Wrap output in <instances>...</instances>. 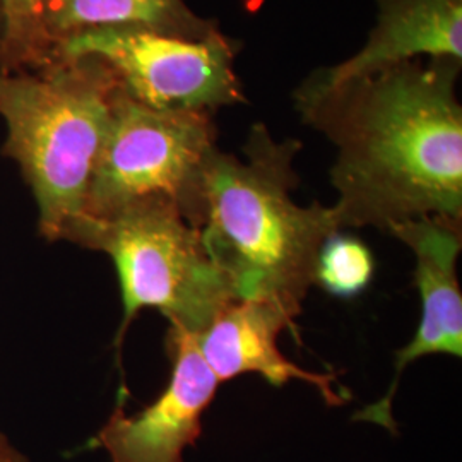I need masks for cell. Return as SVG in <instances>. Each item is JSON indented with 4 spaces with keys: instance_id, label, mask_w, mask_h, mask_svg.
Here are the masks:
<instances>
[{
    "instance_id": "6da1fadb",
    "label": "cell",
    "mask_w": 462,
    "mask_h": 462,
    "mask_svg": "<svg viewBox=\"0 0 462 462\" xmlns=\"http://www.w3.org/2000/svg\"><path fill=\"white\" fill-rule=\"evenodd\" d=\"M461 60L416 59L330 88L303 81L305 124L337 156L330 183L343 228L439 217L462 225Z\"/></svg>"
},
{
    "instance_id": "7a4b0ae2",
    "label": "cell",
    "mask_w": 462,
    "mask_h": 462,
    "mask_svg": "<svg viewBox=\"0 0 462 462\" xmlns=\"http://www.w3.org/2000/svg\"><path fill=\"white\" fill-rule=\"evenodd\" d=\"M300 143H278L257 124L245 158L216 149L204 179L202 244L230 281L236 300L276 305L293 324L315 284L322 245L341 225L332 206H300L295 158Z\"/></svg>"
},
{
    "instance_id": "3957f363",
    "label": "cell",
    "mask_w": 462,
    "mask_h": 462,
    "mask_svg": "<svg viewBox=\"0 0 462 462\" xmlns=\"http://www.w3.org/2000/svg\"><path fill=\"white\" fill-rule=\"evenodd\" d=\"M118 84L97 59H53L38 70H0L4 154L33 192L40 233L70 242L108 127Z\"/></svg>"
},
{
    "instance_id": "277c9868",
    "label": "cell",
    "mask_w": 462,
    "mask_h": 462,
    "mask_svg": "<svg viewBox=\"0 0 462 462\" xmlns=\"http://www.w3.org/2000/svg\"><path fill=\"white\" fill-rule=\"evenodd\" d=\"M72 244L105 252L116 264L122 293L120 349L135 315L156 309L171 328L198 336L236 297L179 208L148 199L103 219H84Z\"/></svg>"
},
{
    "instance_id": "5b68a950",
    "label": "cell",
    "mask_w": 462,
    "mask_h": 462,
    "mask_svg": "<svg viewBox=\"0 0 462 462\" xmlns=\"http://www.w3.org/2000/svg\"><path fill=\"white\" fill-rule=\"evenodd\" d=\"M216 149L209 112L152 108L118 88L84 219H103L135 202L165 199L200 230L204 179Z\"/></svg>"
},
{
    "instance_id": "8992f818",
    "label": "cell",
    "mask_w": 462,
    "mask_h": 462,
    "mask_svg": "<svg viewBox=\"0 0 462 462\" xmlns=\"http://www.w3.org/2000/svg\"><path fill=\"white\" fill-rule=\"evenodd\" d=\"M91 57L110 69L131 98L162 110L211 112L245 101L235 72V49L219 32L185 38L141 28L76 34L53 59Z\"/></svg>"
},
{
    "instance_id": "52a82bcc",
    "label": "cell",
    "mask_w": 462,
    "mask_h": 462,
    "mask_svg": "<svg viewBox=\"0 0 462 462\" xmlns=\"http://www.w3.org/2000/svg\"><path fill=\"white\" fill-rule=\"evenodd\" d=\"M166 351L171 377L165 391L139 413L116 408L95 439L112 462H185L187 447L198 442L219 380L204 362L196 336L170 326Z\"/></svg>"
},
{
    "instance_id": "ba28073f",
    "label": "cell",
    "mask_w": 462,
    "mask_h": 462,
    "mask_svg": "<svg viewBox=\"0 0 462 462\" xmlns=\"http://www.w3.org/2000/svg\"><path fill=\"white\" fill-rule=\"evenodd\" d=\"M461 226L439 217H420L394 225L387 231L413 252L421 320L413 339L397 353L387 394L364 408L355 420L372 421L396 433L393 401L406 366L429 355L461 358L462 295L456 271L462 248Z\"/></svg>"
},
{
    "instance_id": "9c48e42d",
    "label": "cell",
    "mask_w": 462,
    "mask_h": 462,
    "mask_svg": "<svg viewBox=\"0 0 462 462\" xmlns=\"http://www.w3.org/2000/svg\"><path fill=\"white\" fill-rule=\"evenodd\" d=\"M282 330L297 336L293 324L269 301L235 300L196 336L199 351L219 382L257 374L274 387L300 380L314 387L329 406L347 401L334 374H319L288 360L278 346Z\"/></svg>"
},
{
    "instance_id": "30bf717a",
    "label": "cell",
    "mask_w": 462,
    "mask_h": 462,
    "mask_svg": "<svg viewBox=\"0 0 462 462\" xmlns=\"http://www.w3.org/2000/svg\"><path fill=\"white\" fill-rule=\"evenodd\" d=\"M416 59L462 62V0H377L375 26L364 47L307 83L330 88Z\"/></svg>"
},
{
    "instance_id": "8fae6325",
    "label": "cell",
    "mask_w": 462,
    "mask_h": 462,
    "mask_svg": "<svg viewBox=\"0 0 462 462\" xmlns=\"http://www.w3.org/2000/svg\"><path fill=\"white\" fill-rule=\"evenodd\" d=\"M141 28L185 38H204L216 26L196 16L183 0H45L42 30L51 60L55 49L76 34Z\"/></svg>"
},
{
    "instance_id": "7c38bea8",
    "label": "cell",
    "mask_w": 462,
    "mask_h": 462,
    "mask_svg": "<svg viewBox=\"0 0 462 462\" xmlns=\"http://www.w3.org/2000/svg\"><path fill=\"white\" fill-rule=\"evenodd\" d=\"M45 0H0V70H38L51 62L42 30Z\"/></svg>"
},
{
    "instance_id": "4fadbf2b",
    "label": "cell",
    "mask_w": 462,
    "mask_h": 462,
    "mask_svg": "<svg viewBox=\"0 0 462 462\" xmlns=\"http://www.w3.org/2000/svg\"><path fill=\"white\" fill-rule=\"evenodd\" d=\"M375 261L362 240L337 231L320 248L315 284L332 297H358L374 280Z\"/></svg>"
},
{
    "instance_id": "5bb4252c",
    "label": "cell",
    "mask_w": 462,
    "mask_h": 462,
    "mask_svg": "<svg viewBox=\"0 0 462 462\" xmlns=\"http://www.w3.org/2000/svg\"><path fill=\"white\" fill-rule=\"evenodd\" d=\"M0 462H24V459L2 437H0Z\"/></svg>"
}]
</instances>
